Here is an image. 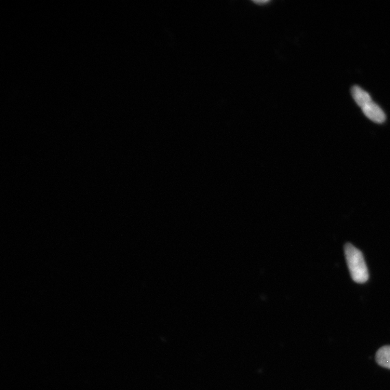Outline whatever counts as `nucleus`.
I'll return each instance as SVG.
<instances>
[{"label":"nucleus","mask_w":390,"mask_h":390,"mask_svg":"<svg viewBox=\"0 0 390 390\" xmlns=\"http://www.w3.org/2000/svg\"><path fill=\"white\" fill-rule=\"evenodd\" d=\"M345 255L352 279L358 284H365L369 275L364 255L352 244L345 246Z\"/></svg>","instance_id":"1"},{"label":"nucleus","mask_w":390,"mask_h":390,"mask_svg":"<svg viewBox=\"0 0 390 390\" xmlns=\"http://www.w3.org/2000/svg\"><path fill=\"white\" fill-rule=\"evenodd\" d=\"M365 115L372 122L382 124L385 122L386 115L380 107L373 101L362 108Z\"/></svg>","instance_id":"2"},{"label":"nucleus","mask_w":390,"mask_h":390,"mask_svg":"<svg viewBox=\"0 0 390 390\" xmlns=\"http://www.w3.org/2000/svg\"><path fill=\"white\" fill-rule=\"evenodd\" d=\"M352 93L354 101L361 109L372 101L369 94L359 86L353 87Z\"/></svg>","instance_id":"3"},{"label":"nucleus","mask_w":390,"mask_h":390,"mask_svg":"<svg viewBox=\"0 0 390 390\" xmlns=\"http://www.w3.org/2000/svg\"><path fill=\"white\" fill-rule=\"evenodd\" d=\"M376 362L382 367L390 369V346L381 348L376 356Z\"/></svg>","instance_id":"4"}]
</instances>
